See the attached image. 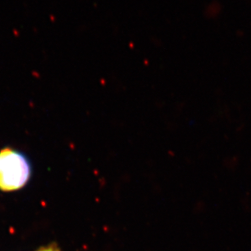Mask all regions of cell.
I'll list each match as a JSON object with an SVG mask.
<instances>
[{
	"label": "cell",
	"mask_w": 251,
	"mask_h": 251,
	"mask_svg": "<svg viewBox=\"0 0 251 251\" xmlns=\"http://www.w3.org/2000/svg\"><path fill=\"white\" fill-rule=\"evenodd\" d=\"M31 173V164L24 153L9 147L0 150V190L22 189L28 184Z\"/></svg>",
	"instance_id": "6da1fadb"
},
{
	"label": "cell",
	"mask_w": 251,
	"mask_h": 251,
	"mask_svg": "<svg viewBox=\"0 0 251 251\" xmlns=\"http://www.w3.org/2000/svg\"><path fill=\"white\" fill-rule=\"evenodd\" d=\"M34 251H61V249L59 248L58 246L56 244H51L47 247H41L39 250Z\"/></svg>",
	"instance_id": "7a4b0ae2"
}]
</instances>
